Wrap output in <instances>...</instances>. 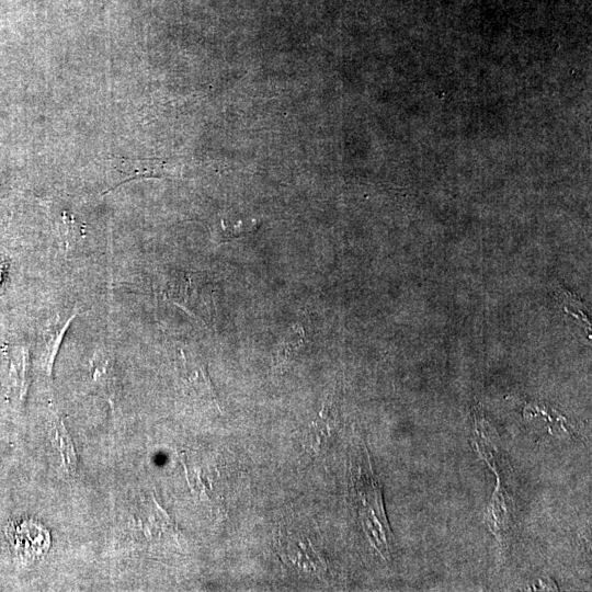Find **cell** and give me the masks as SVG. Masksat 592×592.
Returning a JSON list of instances; mask_svg holds the SVG:
<instances>
[{"instance_id":"6da1fadb","label":"cell","mask_w":592,"mask_h":592,"mask_svg":"<svg viewBox=\"0 0 592 592\" xmlns=\"http://www.w3.org/2000/svg\"><path fill=\"white\" fill-rule=\"evenodd\" d=\"M115 169L123 175V182L145 177L160 178L164 175V162L156 159L130 160L117 159Z\"/></svg>"},{"instance_id":"7a4b0ae2","label":"cell","mask_w":592,"mask_h":592,"mask_svg":"<svg viewBox=\"0 0 592 592\" xmlns=\"http://www.w3.org/2000/svg\"><path fill=\"white\" fill-rule=\"evenodd\" d=\"M75 316L76 315H72L68 320L64 322H59L57 320V323L52 328H48V330L45 332V339L47 342V368L49 374L52 372L53 364L57 355L59 345L62 341L64 334L70 326V322L75 318Z\"/></svg>"},{"instance_id":"3957f363","label":"cell","mask_w":592,"mask_h":592,"mask_svg":"<svg viewBox=\"0 0 592 592\" xmlns=\"http://www.w3.org/2000/svg\"><path fill=\"white\" fill-rule=\"evenodd\" d=\"M57 436L60 439V452H61L65 463H67L66 465L67 469L68 470L76 469V466H77L76 453L73 451L72 443L70 442L67 432L62 431L61 433H59V431H57Z\"/></svg>"},{"instance_id":"277c9868","label":"cell","mask_w":592,"mask_h":592,"mask_svg":"<svg viewBox=\"0 0 592 592\" xmlns=\"http://www.w3.org/2000/svg\"><path fill=\"white\" fill-rule=\"evenodd\" d=\"M303 341V330L294 327L277 352V358H286L288 354L296 349Z\"/></svg>"}]
</instances>
